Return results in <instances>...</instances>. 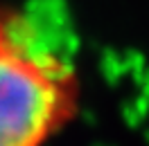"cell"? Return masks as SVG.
<instances>
[{
  "mask_svg": "<svg viewBox=\"0 0 149 146\" xmlns=\"http://www.w3.org/2000/svg\"><path fill=\"white\" fill-rule=\"evenodd\" d=\"M70 65L25 29L0 16V146H43L72 115Z\"/></svg>",
  "mask_w": 149,
  "mask_h": 146,
  "instance_id": "obj_1",
  "label": "cell"
}]
</instances>
